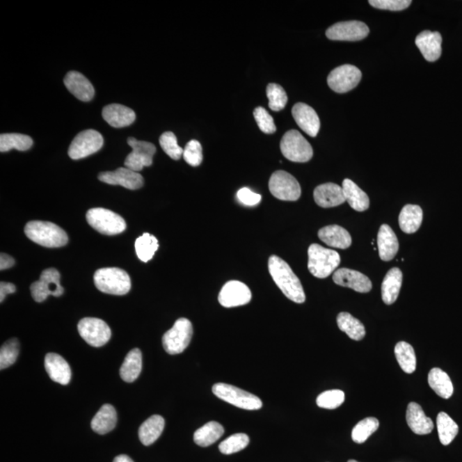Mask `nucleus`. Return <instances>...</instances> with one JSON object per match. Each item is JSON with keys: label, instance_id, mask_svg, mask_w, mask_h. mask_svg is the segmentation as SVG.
Segmentation results:
<instances>
[{"label": "nucleus", "instance_id": "obj_1", "mask_svg": "<svg viewBox=\"0 0 462 462\" xmlns=\"http://www.w3.org/2000/svg\"><path fill=\"white\" fill-rule=\"evenodd\" d=\"M268 269L276 285L288 299L296 303H305L303 287L288 263L280 257L273 255L268 262Z\"/></svg>", "mask_w": 462, "mask_h": 462}, {"label": "nucleus", "instance_id": "obj_2", "mask_svg": "<svg viewBox=\"0 0 462 462\" xmlns=\"http://www.w3.org/2000/svg\"><path fill=\"white\" fill-rule=\"evenodd\" d=\"M24 232L32 241L46 248L63 247L69 241L65 231L51 222H29Z\"/></svg>", "mask_w": 462, "mask_h": 462}, {"label": "nucleus", "instance_id": "obj_3", "mask_svg": "<svg viewBox=\"0 0 462 462\" xmlns=\"http://www.w3.org/2000/svg\"><path fill=\"white\" fill-rule=\"evenodd\" d=\"M96 288L103 293L124 296L132 289L128 273L120 268L108 267L96 271L94 276Z\"/></svg>", "mask_w": 462, "mask_h": 462}, {"label": "nucleus", "instance_id": "obj_4", "mask_svg": "<svg viewBox=\"0 0 462 462\" xmlns=\"http://www.w3.org/2000/svg\"><path fill=\"white\" fill-rule=\"evenodd\" d=\"M340 263L341 257L337 251L316 244L308 248V270L315 278L329 277Z\"/></svg>", "mask_w": 462, "mask_h": 462}, {"label": "nucleus", "instance_id": "obj_5", "mask_svg": "<svg viewBox=\"0 0 462 462\" xmlns=\"http://www.w3.org/2000/svg\"><path fill=\"white\" fill-rule=\"evenodd\" d=\"M86 218L89 225L106 236H115L127 228L126 222L120 215L105 208H92L88 210Z\"/></svg>", "mask_w": 462, "mask_h": 462}, {"label": "nucleus", "instance_id": "obj_6", "mask_svg": "<svg viewBox=\"0 0 462 462\" xmlns=\"http://www.w3.org/2000/svg\"><path fill=\"white\" fill-rule=\"evenodd\" d=\"M212 392L219 399L239 408L259 410L262 408V401L258 397L227 383H216L212 386Z\"/></svg>", "mask_w": 462, "mask_h": 462}, {"label": "nucleus", "instance_id": "obj_7", "mask_svg": "<svg viewBox=\"0 0 462 462\" xmlns=\"http://www.w3.org/2000/svg\"><path fill=\"white\" fill-rule=\"evenodd\" d=\"M280 149L282 155L292 162H308L314 156L311 144L296 129L285 134L281 140Z\"/></svg>", "mask_w": 462, "mask_h": 462}, {"label": "nucleus", "instance_id": "obj_8", "mask_svg": "<svg viewBox=\"0 0 462 462\" xmlns=\"http://www.w3.org/2000/svg\"><path fill=\"white\" fill-rule=\"evenodd\" d=\"M193 326L188 319L181 318L175 322L162 338L163 346L169 355H178L184 351L191 342Z\"/></svg>", "mask_w": 462, "mask_h": 462}, {"label": "nucleus", "instance_id": "obj_9", "mask_svg": "<svg viewBox=\"0 0 462 462\" xmlns=\"http://www.w3.org/2000/svg\"><path fill=\"white\" fill-rule=\"evenodd\" d=\"M269 189L271 195L281 200L296 201L301 195L299 182L292 174L285 170L275 171L271 175Z\"/></svg>", "mask_w": 462, "mask_h": 462}, {"label": "nucleus", "instance_id": "obj_10", "mask_svg": "<svg viewBox=\"0 0 462 462\" xmlns=\"http://www.w3.org/2000/svg\"><path fill=\"white\" fill-rule=\"evenodd\" d=\"M104 145L102 134L95 129H87L74 138L68 154L74 160L88 157L100 150Z\"/></svg>", "mask_w": 462, "mask_h": 462}, {"label": "nucleus", "instance_id": "obj_11", "mask_svg": "<svg viewBox=\"0 0 462 462\" xmlns=\"http://www.w3.org/2000/svg\"><path fill=\"white\" fill-rule=\"evenodd\" d=\"M31 290L36 303H42L49 296H61L65 292L61 285V274L54 268L43 271L40 280L31 285Z\"/></svg>", "mask_w": 462, "mask_h": 462}, {"label": "nucleus", "instance_id": "obj_12", "mask_svg": "<svg viewBox=\"0 0 462 462\" xmlns=\"http://www.w3.org/2000/svg\"><path fill=\"white\" fill-rule=\"evenodd\" d=\"M363 74L357 67L344 65L337 67L328 76L327 83L331 90L338 94H345L356 88L360 83Z\"/></svg>", "mask_w": 462, "mask_h": 462}, {"label": "nucleus", "instance_id": "obj_13", "mask_svg": "<svg viewBox=\"0 0 462 462\" xmlns=\"http://www.w3.org/2000/svg\"><path fill=\"white\" fill-rule=\"evenodd\" d=\"M78 333L89 345L99 348L107 344L111 330L105 321L96 318H84L78 323Z\"/></svg>", "mask_w": 462, "mask_h": 462}, {"label": "nucleus", "instance_id": "obj_14", "mask_svg": "<svg viewBox=\"0 0 462 462\" xmlns=\"http://www.w3.org/2000/svg\"><path fill=\"white\" fill-rule=\"evenodd\" d=\"M128 144L132 147V152L125 159L126 168L139 173L144 167L152 166V158L156 152L154 144L148 141H138L133 137L129 138Z\"/></svg>", "mask_w": 462, "mask_h": 462}, {"label": "nucleus", "instance_id": "obj_15", "mask_svg": "<svg viewBox=\"0 0 462 462\" xmlns=\"http://www.w3.org/2000/svg\"><path fill=\"white\" fill-rule=\"evenodd\" d=\"M370 31L366 24L360 21L340 22L330 26L326 35L331 40L342 42H358L369 35Z\"/></svg>", "mask_w": 462, "mask_h": 462}, {"label": "nucleus", "instance_id": "obj_16", "mask_svg": "<svg viewBox=\"0 0 462 462\" xmlns=\"http://www.w3.org/2000/svg\"><path fill=\"white\" fill-rule=\"evenodd\" d=\"M252 292L247 285L240 281H230L223 286L218 294V301L223 308H236L250 303Z\"/></svg>", "mask_w": 462, "mask_h": 462}, {"label": "nucleus", "instance_id": "obj_17", "mask_svg": "<svg viewBox=\"0 0 462 462\" xmlns=\"http://www.w3.org/2000/svg\"><path fill=\"white\" fill-rule=\"evenodd\" d=\"M99 180L110 185H120L130 190L143 187L144 179L139 173L126 168H118L115 171H106L99 175Z\"/></svg>", "mask_w": 462, "mask_h": 462}, {"label": "nucleus", "instance_id": "obj_18", "mask_svg": "<svg viewBox=\"0 0 462 462\" xmlns=\"http://www.w3.org/2000/svg\"><path fill=\"white\" fill-rule=\"evenodd\" d=\"M333 281L337 285L352 289L359 293H368L372 289V282L366 275L348 268H342L335 271Z\"/></svg>", "mask_w": 462, "mask_h": 462}, {"label": "nucleus", "instance_id": "obj_19", "mask_svg": "<svg viewBox=\"0 0 462 462\" xmlns=\"http://www.w3.org/2000/svg\"><path fill=\"white\" fill-rule=\"evenodd\" d=\"M292 116L298 126L309 136L316 137L320 129V120L314 109L304 103L292 108Z\"/></svg>", "mask_w": 462, "mask_h": 462}, {"label": "nucleus", "instance_id": "obj_20", "mask_svg": "<svg viewBox=\"0 0 462 462\" xmlns=\"http://www.w3.org/2000/svg\"><path fill=\"white\" fill-rule=\"evenodd\" d=\"M63 83L67 89L81 102H90L94 98V86L80 72H70L63 79Z\"/></svg>", "mask_w": 462, "mask_h": 462}, {"label": "nucleus", "instance_id": "obj_21", "mask_svg": "<svg viewBox=\"0 0 462 462\" xmlns=\"http://www.w3.org/2000/svg\"><path fill=\"white\" fill-rule=\"evenodd\" d=\"M442 40L440 33L426 31L416 37L415 44L427 61L435 62L441 57Z\"/></svg>", "mask_w": 462, "mask_h": 462}, {"label": "nucleus", "instance_id": "obj_22", "mask_svg": "<svg viewBox=\"0 0 462 462\" xmlns=\"http://www.w3.org/2000/svg\"><path fill=\"white\" fill-rule=\"evenodd\" d=\"M314 198L317 205L323 208L340 206L346 201L344 189L333 182L318 186L314 189Z\"/></svg>", "mask_w": 462, "mask_h": 462}, {"label": "nucleus", "instance_id": "obj_23", "mask_svg": "<svg viewBox=\"0 0 462 462\" xmlns=\"http://www.w3.org/2000/svg\"><path fill=\"white\" fill-rule=\"evenodd\" d=\"M45 368L50 379L62 385H68L72 379V369L70 365L57 353H47L45 358Z\"/></svg>", "mask_w": 462, "mask_h": 462}, {"label": "nucleus", "instance_id": "obj_24", "mask_svg": "<svg viewBox=\"0 0 462 462\" xmlns=\"http://www.w3.org/2000/svg\"><path fill=\"white\" fill-rule=\"evenodd\" d=\"M406 419L410 429L417 435L429 434L433 430V422L416 402H410L408 404Z\"/></svg>", "mask_w": 462, "mask_h": 462}, {"label": "nucleus", "instance_id": "obj_25", "mask_svg": "<svg viewBox=\"0 0 462 462\" xmlns=\"http://www.w3.org/2000/svg\"><path fill=\"white\" fill-rule=\"evenodd\" d=\"M102 116L106 122L113 128H124L132 125L136 120L135 111L119 104H111L104 107Z\"/></svg>", "mask_w": 462, "mask_h": 462}, {"label": "nucleus", "instance_id": "obj_26", "mask_svg": "<svg viewBox=\"0 0 462 462\" xmlns=\"http://www.w3.org/2000/svg\"><path fill=\"white\" fill-rule=\"evenodd\" d=\"M378 248L380 259L390 262L397 255L399 244L392 229L388 225L380 227L378 234Z\"/></svg>", "mask_w": 462, "mask_h": 462}, {"label": "nucleus", "instance_id": "obj_27", "mask_svg": "<svg viewBox=\"0 0 462 462\" xmlns=\"http://www.w3.org/2000/svg\"><path fill=\"white\" fill-rule=\"evenodd\" d=\"M319 237L333 248L346 249L352 244V238L349 231L336 225L326 226L319 230Z\"/></svg>", "mask_w": 462, "mask_h": 462}, {"label": "nucleus", "instance_id": "obj_28", "mask_svg": "<svg viewBox=\"0 0 462 462\" xmlns=\"http://www.w3.org/2000/svg\"><path fill=\"white\" fill-rule=\"evenodd\" d=\"M117 421L118 415L113 406L105 404L102 406L93 419L91 427L96 433L104 435L114 429Z\"/></svg>", "mask_w": 462, "mask_h": 462}, {"label": "nucleus", "instance_id": "obj_29", "mask_svg": "<svg viewBox=\"0 0 462 462\" xmlns=\"http://www.w3.org/2000/svg\"><path fill=\"white\" fill-rule=\"evenodd\" d=\"M346 201L357 212H365L370 207V200L366 193L350 179L342 182Z\"/></svg>", "mask_w": 462, "mask_h": 462}, {"label": "nucleus", "instance_id": "obj_30", "mask_svg": "<svg viewBox=\"0 0 462 462\" xmlns=\"http://www.w3.org/2000/svg\"><path fill=\"white\" fill-rule=\"evenodd\" d=\"M402 285V273L399 268H392L386 274L382 284V299L386 305L397 300Z\"/></svg>", "mask_w": 462, "mask_h": 462}, {"label": "nucleus", "instance_id": "obj_31", "mask_svg": "<svg viewBox=\"0 0 462 462\" xmlns=\"http://www.w3.org/2000/svg\"><path fill=\"white\" fill-rule=\"evenodd\" d=\"M428 383L438 396L449 399L454 393V387L449 376L440 368H433L428 375Z\"/></svg>", "mask_w": 462, "mask_h": 462}, {"label": "nucleus", "instance_id": "obj_32", "mask_svg": "<svg viewBox=\"0 0 462 462\" xmlns=\"http://www.w3.org/2000/svg\"><path fill=\"white\" fill-rule=\"evenodd\" d=\"M423 221V211L417 205H407L399 215V225L404 232L415 233L420 228Z\"/></svg>", "mask_w": 462, "mask_h": 462}, {"label": "nucleus", "instance_id": "obj_33", "mask_svg": "<svg viewBox=\"0 0 462 462\" xmlns=\"http://www.w3.org/2000/svg\"><path fill=\"white\" fill-rule=\"evenodd\" d=\"M164 428H165V420L162 416H151L140 427V441L145 446L152 445L161 436Z\"/></svg>", "mask_w": 462, "mask_h": 462}, {"label": "nucleus", "instance_id": "obj_34", "mask_svg": "<svg viewBox=\"0 0 462 462\" xmlns=\"http://www.w3.org/2000/svg\"><path fill=\"white\" fill-rule=\"evenodd\" d=\"M143 369V355L139 349H134L126 356L120 368V376L127 383H133L139 377Z\"/></svg>", "mask_w": 462, "mask_h": 462}, {"label": "nucleus", "instance_id": "obj_35", "mask_svg": "<svg viewBox=\"0 0 462 462\" xmlns=\"http://www.w3.org/2000/svg\"><path fill=\"white\" fill-rule=\"evenodd\" d=\"M225 433V429L221 424L211 421L197 430L193 434V441L200 447L214 445Z\"/></svg>", "mask_w": 462, "mask_h": 462}, {"label": "nucleus", "instance_id": "obj_36", "mask_svg": "<svg viewBox=\"0 0 462 462\" xmlns=\"http://www.w3.org/2000/svg\"><path fill=\"white\" fill-rule=\"evenodd\" d=\"M339 329L344 331L355 341H360L366 336V330L363 323L349 312H340L337 318Z\"/></svg>", "mask_w": 462, "mask_h": 462}, {"label": "nucleus", "instance_id": "obj_37", "mask_svg": "<svg viewBox=\"0 0 462 462\" xmlns=\"http://www.w3.org/2000/svg\"><path fill=\"white\" fill-rule=\"evenodd\" d=\"M395 355L401 370L411 374L415 371L417 360L415 349L406 342H399L395 348Z\"/></svg>", "mask_w": 462, "mask_h": 462}, {"label": "nucleus", "instance_id": "obj_38", "mask_svg": "<svg viewBox=\"0 0 462 462\" xmlns=\"http://www.w3.org/2000/svg\"><path fill=\"white\" fill-rule=\"evenodd\" d=\"M437 427L439 439L443 445L447 446L452 443L459 432V427L454 422L452 417L445 412L438 413Z\"/></svg>", "mask_w": 462, "mask_h": 462}, {"label": "nucleus", "instance_id": "obj_39", "mask_svg": "<svg viewBox=\"0 0 462 462\" xmlns=\"http://www.w3.org/2000/svg\"><path fill=\"white\" fill-rule=\"evenodd\" d=\"M33 140L31 136L22 134H2L0 136V151L9 152L11 149L18 151H27L32 147Z\"/></svg>", "mask_w": 462, "mask_h": 462}, {"label": "nucleus", "instance_id": "obj_40", "mask_svg": "<svg viewBox=\"0 0 462 462\" xmlns=\"http://www.w3.org/2000/svg\"><path fill=\"white\" fill-rule=\"evenodd\" d=\"M135 248L138 258L141 262L147 263L152 259L158 250L159 241L152 234L144 233L143 236L137 238Z\"/></svg>", "mask_w": 462, "mask_h": 462}, {"label": "nucleus", "instance_id": "obj_41", "mask_svg": "<svg viewBox=\"0 0 462 462\" xmlns=\"http://www.w3.org/2000/svg\"><path fill=\"white\" fill-rule=\"evenodd\" d=\"M379 427V421L374 417H368L360 421L359 423L353 427L352 431L353 441L359 443H364L367 440L369 437L376 432Z\"/></svg>", "mask_w": 462, "mask_h": 462}, {"label": "nucleus", "instance_id": "obj_42", "mask_svg": "<svg viewBox=\"0 0 462 462\" xmlns=\"http://www.w3.org/2000/svg\"><path fill=\"white\" fill-rule=\"evenodd\" d=\"M19 342L17 338L10 339L3 344L0 349V369L3 370L13 366L19 355Z\"/></svg>", "mask_w": 462, "mask_h": 462}, {"label": "nucleus", "instance_id": "obj_43", "mask_svg": "<svg viewBox=\"0 0 462 462\" xmlns=\"http://www.w3.org/2000/svg\"><path fill=\"white\" fill-rule=\"evenodd\" d=\"M266 95L269 99L270 109L274 111H282L288 102V96H287L285 89L278 84H268Z\"/></svg>", "mask_w": 462, "mask_h": 462}, {"label": "nucleus", "instance_id": "obj_44", "mask_svg": "<svg viewBox=\"0 0 462 462\" xmlns=\"http://www.w3.org/2000/svg\"><path fill=\"white\" fill-rule=\"evenodd\" d=\"M345 394L340 390H331L325 391L317 397L316 404L319 408L326 409H336L344 404Z\"/></svg>", "mask_w": 462, "mask_h": 462}, {"label": "nucleus", "instance_id": "obj_45", "mask_svg": "<svg viewBox=\"0 0 462 462\" xmlns=\"http://www.w3.org/2000/svg\"><path fill=\"white\" fill-rule=\"evenodd\" d=\"M249 438L245 433L230 436L219 445V450L223 454H231L241 452L248 445Z\"/></svg>", "mask_w": 462, "mask_h": 462}, {"label": "nucleus", "instance_id": "obj_46", "mask_svg": "<svg viewBox=\"0 0 462 462\" xmlns=\"http://www.w3.org/2000/svg\"><path fill=\"white\" fill-rule=\"evenodd\" d=\"M159 144L164 152L174 160L180 159L184 154V149L179 146L177 138L173 132L163 133L159 138Z\"/></svg>", "mask_w": 462, "mask_h": 462}, {"label": "nucleus", "instance_id": "obj_47", "mask_svg": "<svg viewBox=\"0 0 462 462\" xmlns=\"http://www.w3.org/2000/svg\"><path fill=\"white\" fill-rule=\"evenodd\" d=\"M186 162L189 166H199L203 160L202 147L198 141L192 140L186 145L182 154Z\"/></svg>", "mask_w": 462, "mask_h": 462}, {"label": "nucleus", "instance_id": "obj_48", "mask_svg": "<svg viewBox=\"0 0 462 462\" xmlns=\"http://www.w3.org/2000/svg\"><path fill=\"white\" fill-rule=\"evenodd\" d=\"M253 117H255L257 125L264 134H273L277 130L273 118L268 113V111L262 106L256 107L253 111Z\"/></svg>", "mask_w": 462, "mask_h": 462}, {"label": "nucleus", "instance_id": "obj_49", "mask_svg": "<svg viewBox=\"0 0 462 462\" xmlns=\"http://www.w3.org/2000/svg\"><path fill=\"white\" fill-rule=\"evenodd\" d=\"M369 3L380 10L400 11L408 8L411 0H370Z\"/></svg>", "mask_w": 462, "mask_h": 462}, {"label": "nucleus", "instance_id": "obj_50", "mask_svg": "<svg viewBox=\"0 0 462 462\" xmlns=\"http://www.w3.org/2000/svg\"><path fill=\"white\" fill-rule=\"evenodd\" d=\"M237 199L241 203L245 206L253 207L256 206L262 200V196L259 193L253 192L252 190L248 188H242L237 192Z\"/></svg>", "mask_w": 462, "mask_h": 462}, {"label": "nucleus", "instance_id": "obj_51", "mask_svg": "<svg viewBox=\"0 0 462 462\" xmlns=\"http://www.w3.org/2000/svg\"><path fill=\"white\" fill-rule=\"evenodd\" d=\"M16 286L10 282H1L0 284V301L3 303L6 299L7 294H13L16 292Z\"/></svg>", "mask_w": 462, "mask_h": 462}, {"label": "nucleus", "instance_id": "obj_52", "mask_svg": "<svg viewBox=\"0 0 462 462\" xmlns=\"http://www.w3.org/2000/svg\"><path fill=\"white\" fill-rule=\"evenodd\" d=\"M15 264V260L13 257L6 255V253H1L0 256V270L3 271L9 269V268L13 267Z\"/></svg>", "mask_w": 462, "mask_h": 462}, {"label": "nucleus", "instance_id": "obj_53", "mask_svg": "<svg viewBox=\"0 0 462 462\" xmlns=\"http://www.w3.org/2000/svg\"><path fill=\"white\" fill-rule=\"evenodd\" d=\"M113 462H134L132 459V458L129 457L128 456H125V454H121V456H118L115 458Z\"/></svg>", "mask_w": 462, "mask_h": 462}, {"label": "nucleus", "instance_id": "obj_54", "mask_svg": "<svg viewBox=\"0 0 462 462\" xmlns=\"http://www.w3.org/2000/svg\"><path fill=\"white\" fill-rule=\"evenodd\" d=\"M348 462H359V461H355V460H350V461H349Z\"/></svg>", "mask_w": 462, "mask_h": 462}]
</instances>
